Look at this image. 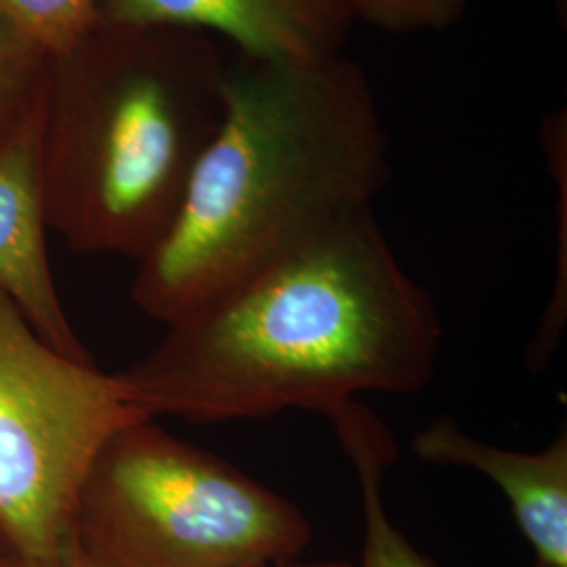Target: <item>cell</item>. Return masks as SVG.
I'll return each mask as SVG.
<instances>
[{
    "label": "cell",
    "instance_id": "obj_1",
    "mask_svg": "<svg viewBox=\"0 0 567 567\" xmlns=\"http://www.w3.org/2000/svg\"><path fill=\"white\" fill-rule=\"evenodd\" d=\"M440 349L435 303L370 210L168 324L114 374L150 419L224 423L423 391Z\"/></svg>",
    "mask_w": 567,
    "mask_h": 567
},
{
    "label": "cell",
    "instance_id": "obj_2",
    "mask_svg": "<svg viewBox=\"0 0 567 567\" xmlns=\"http://www.w3.org/2000/svg\"><path fill=\"white\" fill-rule=\"evenodd\" d=\"M389 175L383 114L360 63L234 53L224 121L131 297L173 324L374 210Z\"/></svg>",
    "mask_w": 567,
    "mask_h": 567
},
{
    "label": "cell",
    "instance_id": "obj_3",
    "mask_svg": "<svg viewBox=\"0 0 567 567\" xmlns=\"http://www.w3.org/2000/svg\"><path fill=\"white\" fill-rule=\"evenodd\" d=\"M234 51L189 28L100 20L49 55L47 224L86 255L143 261L175 221L224 121Z\"/></svg>",
    "mask_w": 567,
    "mask_h": 567
},
{
    "label": "cell",
    "instance_id": "obj_4",
    "mask_svg": "<svg viewBox=\"0 0 567 567\" xmlns=\"http://www.w3.org/2000/svg\"><path fill=\"white\" fill-rule=\"evenodd\" d=\"M311 536L292 501L156 419L103 444L74 511V543L93 567L274 566Z\"/></svg>",
    "mask_w": 567,
    "mask_h": 567
},
{
    "label": "cell",
    "instance_id": "obj_5",
    "mask_svg": "<svg viewBox=\"0 0 567 567\" xmlns=\"http://www.w3.org/2000/svg\"><path fill=\"white\" fill-rule=\"evenodd\" d=\"M140 419L116 374L42 341L0 292V545L21 566H60L89 468Z\"/></svg>",
    "mask_w": 567,
    "mask_h": 567
},
{
    "label": "cell",
    "instance_id": "obj_6",
    "mask_svg": "<svg viewBox=\"0 0 567 567\" xmlns=\"http://www.w3.org/2000/svg\"><path fill=\"white\" fill-rule=\"evenodd\" d=\"M116 23L206 32L252 60H324L343 53L360 23L358 0H102Z\"/></svg>",
    "mask_w": 567,
    "mask_h": 567
},
{
    "label": "cell",
    "instance_id": "obj_7",
    "mask_svg": "<svg viewBox=\"0 0 567 567\" xmlns=\"http://www.w3.org/2000/svg\"><path fill=\"white\" fill-rule=\"evenodd\" d=\"M42 95L0 145V292L42 341L74 360H93L63 309L47 250L41 163Z\"/></svg>",
    "mask_w": 567,
    "mask_h": 567
},
{
    "label": "cell",
    "instance_id": "obj_8",
    "mask_svg": "<svg viewBox=\"0 0 567 567\" xmlns=\"http://www.w3.org/2000/svg\"><path fill=\"white\" fill-rule=\"evenodd\" d=\"M414 454L431 465L480 471L505 494L515 524L536 559L567 566V435L540 452H519L473 437L450 419H437L412 440Z\"/></svg>",
    "mask_w": 567,
    "mask_h": 567
},
{
    "label": "cell",
    "instance_id": "obj_9",
    "mask_svg": "<svg viewBox=\"0 0 567 567\" xmlns=\"http://www.w3.org/2000/svg\"><path fill=\"white\" fill-rule=\"evenodd\" d=\"M324 416L337 429L339 442L360 484L364 548L360 566L355 567H440L414 547L386 513L383 480L395 458V444L386 426L355 400L326 410Z\"/></svg>",
    "mask_w": 567,
    "mask_h": 567
},
{
    "label": "cell",
    "instance_id": "obj_10",
    "mask_svg": "<svg viewBox=\"0 0 567 567\" xmlns=\"http://www.w3.org/2000/svg\"><path fill=\"white\" fill-rule=\"evenodd\" d=\"M49 53L0 18V145L39 103Z\"/></svg>",
    "mask_w": 567,
    "mask_h": 567
},
{
    "label": "cell",
    "instance_id": "obj_11",
    "mask_svg": "<svg viewBox=\"0 0 567 567\" xmlns=\"http://www.w3.org/2000/svg\"><path fill=\"white\" fill-rule=\"evenodd\" d=\"M102 0H0V18L49 55L81 41L102 16Z\"/></svg>",
    "mask_w": 567,
    "mask_h": 567
},
{
    "label": "cell",
    "instance_id": "obj_12",
    "mask_svg": "<svg viewBox=\"0 0 567 567\" xmlns=\"http://www.w3.org/2000/svg\"><path fill=\"white\" fill-rule=\"evenodd\" d=\"M471 0H358V16L389 34L437 32L463 18Z\"/></svg>",
    "mask_w": 567,
    "mask_h": 567
},
{
    "label": "cell",
    "instance_id": "obj_13",
    "mask_svg": "<svg viewBox=\"0 0 567 567\" xmlns=\"http://www.w3.org/2000/svg\"><path fill=\"white\" fill-rule=\"evenodd\" d=\"M58 567H93L81 553V548L76 547V543L72 540V545L68 547V550L63 553L61 557L60 566Z\"/></svg>",
    "mask_w": 567,
    "mask_h": 567
},
{
    "label": "cell",
    "instance_id": "obj_14",
    "mask_svg": "<svg viewBox=\"0 0 567 567\" xmlns=\"http://www.w3.org/2000/svg\"><path fill=\"white\" fill-rule=\"evenodd\" d=\"M264 567H355L349 561H313V564H295V561H284V564H274V566Z\"/></svg>",
    "mask_w": 567,
    "mask_h": 567
},
{
    "label": "cell",
    "instance_id": "obj_15",
    "mask_svg": "<svg viewBox=\"0 0 567 567\" xmlns=\"http://www.w3.org/2000/svg\"><path fill=\"white\" fill-rule=\"evenodd\" d=\"M0 567H23L21 566L18 559H13V557H4V559H0Z\"/></svg>",
    "mask_w": 567,
    "mask_h": 567
},
{
    "label": "cell",
    "instance_id": "obj_16",
    "mask_svg": "<svg viewBox=\"0 0 567 567\" xmlns=\"http://www.w3.org/2000/svg\"><path fill=\"white\" fill-rule=\"evenodd\" d=\"M532 567H567V566H559V564H550V561H543V559H536V564Z\"/></svg>",
    "mask_w": 567,
    "mask_h": 567
},
{
    "label": "cell",
    "instance_id": "obj_17",
    "mask_svg": "<svg viewBox=\"0 0 567 567\" xmlns=\"http://www.w3.org/2000/svg\"><path fill=\"white\" fill-rule=\"evenodd\" d=\"M4 557H11V555H9V553H7V550H4V547H2V545H0V559H4Z\"/></svg>",
    "mask_w": 567,
    "mask_h": 567
}]
</instances>
